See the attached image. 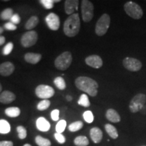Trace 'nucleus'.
<instances>
[{
	"label": "nucleus",
	"mask_w": 146,
	"mask_h": 146,
	"mask_svg": "<svg viewBox=\"0 0 146 146\" xmlns=\"http://www.w3.org/2000/svg\"><path fill=\"white\" fill-rule=\"evenodd\" d=\"M35 141L39 146H51V141L50 140L43 138V137L40 135L36 136Z\"/></svg>",
	"instance_id": "obj_27"
},
{
	"label": "nucleus",
	"mask_w": 146,
	"mask_h": 146,
	"mask_svg": "<svg viewBox=\"0 0 146 146\" xmlns=\"http://www.w3.org/2000/svg\"><path fill=\"white\" fill-rule=\"evenodd\" d=\"M75 85L77 88L84 91L91 97H95L98 94V83L87 76H79L75 80Z\"/></svg>",
	"instance_id": "obj_1"
},
{
	"label": "nucleus",
	"mask_w": 146,
	"mask_h": 146,
	"mask_svg": "<svg viewBox=\"0 0 146 146\" xmlns=\"http://www.w3.org/2000/svg\"><path fill=\"white\" fill-rule=\"evenodd\" d=\"M39 22V20L37 16H33L27 22L26 25H25V28L27 30H31V29H34L38 25Z\"/></svg>",
	"instance_id": "obj_22"
},
{
	"label": "nucleus",
	"mask_w": 146,
	"mask_h": 146,
	"mask_svg": "<svg viewBox=\"0 0 146 146\" xmlns=\"http://www.w3.org/2000/svg\"><path fill=\"white\" fill-rule=\"evenodd\" d=\"M39 2L47 10H50L54 7V0H41Z\"/></svg>",
	"instance_id": "obj_35"
},
{
	"label": "nucleus",
	"mask_w": 146,
	"mask_h": 146,
	"mask_svg": "<svg viewBox=\"0 0 146 146\" xmlns=\"http://www.w3.org/2000/svg\"><path fill=\"white\" fill-rule=\"evenodd\" d=\"M5 114L9 117L16 118L21 114V110L18 107H10L5 109Z\"/></svg>",
	"instance_id": "obj_21"
},
{
	"label": "nucleus",
	"mask_w": 146,
	"mask_h": 146,
	"mask_svg": "<svg viewBox=\"0 0 146 146\" xmlns=\"http://www.w3.org/2000/svg\"><path fill=\"white\" fill-rule=\"evenodd\" d=\"M38 35L37 33L34 31H30L25 33L22 36L21 42L24 47H30L35 44L37 41Z\"/></svg>",
	"instance_id": "obj_9"
},
{
	"label": "nucleus",
	"mask_w": 146,
	"mask_h": 146,
	"mask_svg": "<svg viewBox=\"0 0 146 146\" xmlns=\"http://www.w3.org/2000/svg\"><path fill=\"white\" fill-rule=\"evenodd\" d=\"M85 62L89 66L94 68H100L103 65V61L101 57L98 55H91L85 59Z\"/></svg>",
	"instance_id": "obj_12"
},
{
	"label": "nucleus",
	"mask_w": 146,
	"mask_h": 146,
	"mask_svg": "<svg viewBox=\"0 0 146 146\" xmlns=\"http://www.w3.org/2000/svg\"><path fill=\"white\" fill-rule=\"evenodd\" d=\"M10 131V125L7 120H0V133L7 134Z\"/></svg>",
	"instance_id": "obj_25"
},
{
	"label": "nucleus",
	"mask_w": 146,
	"mask_h": 146,
	"mask_svg": "<svg viewBox=\"0 0 146 146\" xmlns=\"http://www.w3.org/2000/svg\"><path fill=\"white\" fill-rule=\"evenodd\" d=\"M78 104L82 106L88 108L90 106V102H89L88 96L86 94H82L80 97L79 100L78 101Z\"/></svg>",
	"instance_id": "obj_29"
},
{
	"label": "nucleus",
	"mask_w": 146,
	"mask_h": 146,
	"mask_svg": "<svg viewBox=\"0 0 146 146\" xmlns=\"http://www.w3.org/2000/svg\"><path fill=\"white\" fill-rule=\"evenodd\" d=\"M141 146H146V145H141Z\"/></svg>",
	"instance_id": "obj_47"
},
{
	"label": "nucleus",
	"mask_w": 146,
	"mask_h": 146,
	"mask_svg": "<svg viewBox=\"0 0 146 146\" xmlns=\"http://www.w3.org/2000/svg\"><path fill=\"white\" fill-rule=\"evenodd\" d=\"M41 55L39 54H35V53H27L25 56V60L27 62L32 64H36L41 59Z\"/></svg>",
	"instance_id": "obj_19"
},
{
	"label": "nucleus",
	"mask_w": 146,
	"mask_h": 146,
	"mask_svg": "<svg viewBox=\"0 0 146 146\" xmlns=\"http://www.w3.org/2000/svg\"><path fill=\"white\" fill-rule=\"evenodd\" d=\"M146 103V96L143 94H138L135 96L129 104V110L132 113H136L142 109Z\"/></svg>",
	"instance_id": "obj_6"
},
{
	"label": "nucleus",
	"mask_w": 146,
	"mask_h": 146,
	"mask_svg": "<svg viewBox=\"0 0 146 146\" xmlns=\"http://www.w3.org/2000/svg\"><path fill=\"white\" fill-rule=\"evenodd\" d=\"M60 0H56V1H54V3H58V2H60Z\"/></svg>",
	"instance_id": "obj_46"
},
{
	"label": "nucleus",
	"mask_w": 146,
	"mask_h": 146,
	"mask_svg": "<svg viewBox=\"0 0 146 146\" xmlns=\"http://www.w3.org/2000/svg\"><path fill=\"white\" fill-rule=\"evenodd\" d=\"M0 146H13V142L10 141H0Z\"/></svg>",
	"instance_id": "obj_40"
},
{
	"label": "nucleus",
	"mask_w": 146,
	"mask_h": 146,
	"mask_svg": "<svg viewBox=\"0 0 146 146\" xmlns=\"http://www.w3.org/2000/svg\"><path fill=\"white\" fill-rule=\"evenodd\" d=\"M90 137L95 143H99L103 138V133L100 128L93 127L90 130Z\"/></svg>",
	"instance_id": "obj_16"
},
{
	"label": "nucleus",
	"mask_w": 146,
	"mask_h": 146,
	"mask_svg": "<svg viewBox=\"0 0 146 146\" xmlns=\"http://www.w3.org/2000/svg\"><path fill=\"white\" fill-rule=\"evenodd\" d=\"M55 94L54 89L52 87L46 85H40L36 87L35 94L39 98L47 100L54 96Z\"/></svg>",
	"instance_id": "obj_8"
},
{
	"label": "nucleus",
	"mask_w": 146,
	"mask_h": 146,
	"mask_svg": "<svg viewBox=\"0 0 146 146\" xmlns=\"http://www.w3.org/2000/svg\"><path fill=\"white\" fill-rule=\"evenodd\" d=\"M124 10L128 16L133 19L139 20L143 16V12L142 8L137 3L133 1H128L124 5Z\"/></svg>",
	"instance_id": "obj_4"
},
{
	"label": "nucleus",
	"mask_w": 146,
	"mask_h": 146,
	"mask_svg": "<svg viewBox=\"0 0 146 146\" xmlns=\"http://www.w3.org/2000/svg\"><path fill=\"white\" fill-rule=\"evenodd\" d=\"M83 123L82 121H76L74 123H71L70 125L68 126V130L71 131V132H76L78 131L83 128Z\"/></svg>",
	"instance_id": "obj_28"
},
{
	"label": "nucleus",
	"mask_w": 146,
	"mask_h": 146,
	"mask_svg": "<svg viewBox=\"0 0 146 146\" xmlns=\"http://www.w3.org/2000/svg\"><path fill=\"white\" fill-rule=\"evenodd\" d=\"M54 137H55V139H56V141L60 144H63L66 142L65 137L64 136L62 133H56L54 134Z\"/></svg>",
	"instance_id": "obj_36"
},
{
	"label": "nucleus",
	"mask_w": 146,
	"mask_h": 146,
	"mask_svg": "<svg viewBox=\"0 0 146 146\" xmlns=\"http://www.w3.org/2000/svg\"><path fill=\"white\" fill-rule=\"evenodd\" d=\"M3 28L7 31H15L16 30V29H17V27H16V25H14V24L11 23V22H8V23L4 24Z\"/></svg>",
	"instance_id": "obj_37"
},
{
	"label": "nucleus",
	"mask_w": 146,
	"mask_h": 146,
	"mask_svg": "<svg viewBox=\"0 0 146 146\" xmlns=\"http://www.w3.org/2000/svg\"><path fill=\"white\" fill-rule=\"evenodd\" d=\"M124 67L127 70L131 72H137L141 70L142 64L139 60L134 58L127 57L123 60V62Z\"/></svg>",
	"instance_id": "obj_10"
},
{
	"label": "nucleus",
	"mask_w": 146,
	"mask_h": 146,
	"mask_svg": "<svg viewBox=\"0 0 146 146\" xmlns=\"http://www.w3.org/2000/svg\"><path fill=\"white\" fill-rule=\"evenodd\" d=\"M14 15V11L12 8H6L4 10H3L2 12L0 14V18L3 21H8V20L11 19V18L12 17V16Z\"/></svg>",
	"instance_id": "obj_24"
},
{
	"label": "nucleus",
	"mask_w": 146,
	"mask_h": 146,
	"mask_svg": "<svg viewBox=\"0 0 146 146\" xmlns=\"http://www.w3.org/2000/svg\"><path fill=\"white\" fill-rule=\"evenodd\" d=\"M105 130L111 138L114 139H116L118 138V133L117 129L113 125H110V124H106L105 125Z\"/></svg>",
	"instance_id": "obj_20"
},
{
	"label": "nucleus",
	"mask_w": 146,
	"mask_h": 146,
	"mask_svg": "<svg viewBox=\"0 0 146 146\" xmlns=\"http://www.w3.org/2000/svg\"><path fill=\"white\" fill-rule=\"evenodd\" d=\"M110 25V17L108 14H104L99 18L96 25V33L98 36H103L106 33Z\"/></svg>",
	"instance_id": "obj_5"
},
{
	"label": "nucleus",
	"mask_w": 146,
	"mask_h": 146,
	"mask_svg": "<svg viewBox=\"0 0 146 146\" xmlns=\"http://www.w3.org/2000/svg\"><path fill=\"white\" fill-rule=\"evenodd\" d=\"M66 100H67V101H68V102L72 101V96H66Z\"/></svg>",
	"instance_id": "obj_42"
},
{
	"label": "nucleus",
	"mask_w": 146,
	"mask_h": 146,
	"mask_svg": "<svg viewBox=\"0 0 146 146\" xmlns=\"http://www.w3.org/2000/svg\"><path fill=\"white\" fill-rule=\"evenodd\" d=\"M79 1L78 0H66L64 3V10L67 14H74L75 11L78 10V5Z\"/></svg>",
	"instance_id": "obj_14"
},
{
	"label": "nucleus",
	"mask_w": 146,
	"mask_h": 146,
	"mask_svg": "<svg viewBox=\"0 0 146 146\" xmlns=\"http://www.w3.org/2000/svg\"><path fill=\"white\" fill-rule=\"evenodd\" d=\"M94 4L88 0H83L81 2L82 18L84 22L88 23L94 18Z\"/></svg>",
	"instance_id": "obj_7"
},
{
	"label": "nucleus",
	"mask_w": 146,
	"mask_h": 146,
	"mask_svg": "<svg viewBox=\"0 0 146 146\" xmlns=\"http://www.w3.org/2000/svg\"><path fill=\"white\" fill-rule=\"evenodd\" d=\"M51 104V102L50 100H42L38 104L37 106H36V108H37L38 110L39 111H43L45 110L50 107V106Z\"/></svg>",
	"instance_id": "obj_30"
},
{
	"label": "nucleus",
	"mask_w": 146,
	"mask_h": 146,
	"mask_svg": "<svg viewBox=\"0 0 146 146\" xmlns=\"http://www.w3.org/2000/svg\"><path fill=\"white\" fill-rule=\"evenodd\" d=\"M16 99L15 94L10 91H3L0 94V102L4 104L12 103Z\"/></svg>",
	"instance_id": "obj_15"
},
{
	"label": "nucleus",
	"mask_w": 146,
	"mask_h": 146,
	"mask_svg": "<svg viewBox=\"0 0 146 146\" xmlns=\"http://www.w3.org/2000/svg\"><path fill=\"white\" fill-rule=\"evenodd\" d=\"M14 65L10 62H5L0 64V75L3 76H8L14 72Z\"/></svg>",
	"instance_id": "obj_13"
},
{
	"label": "nucleus",
	"mask_w": 146,
	"mask_h": 146,
	"mask_svg": "<svg viewBox=\"0 0 146 146\" xmlns=\"http://www.w3.org/2000/svg\"><path fill=\"white\" fill-rule=\"evenodd\" d=\"M23 146H32V145H31L30 144H29V143H26V144H25Z\"/></svg>",
	"instance_id": "obj_45"
},
{
	"label": "nucleus",
	"mask_w": 146,
	"mask_h": 146,
	"mask_svg": "<svg viewBox=\"0 0 146 146\" xmlns=\"http://www.w3.org/2000/svg\"><path fill=\"white\" fill-rule=\"evenodd\" d=\"M1 91H2V86H1V83H0V93L1 92Z\"/></svg>",
	"instance_id": "obj_44"
},
{
	"label": "nucleus",
	"mask_w": 146,
	"mask_h": 146,
	"mask_svg": "<svg viewBox=\"0 0 146 146\" xmlns=\"http://www.w3.org/2000/svg\"><path fill=\"white\" fill-rule=\"evenodd\" d=\"M10 22L14 24L15 25H18V24L21 23V17H20V16L18 15V14H14V15L12 16V17L11 18Z\"/></svg>",
	"instance_id": "obj_38"
},
{
	"label": "nucleus",
	"mask_w": 146,
	"mask_h": 146,
	"mask_svg": "<svg viewBox=\"0 0 146 146\" xmlns=\"http://www.w3.org/2000/svg\"><path fill=\"white\" fill-rule=\"evenodd\" d=\"M72 61V54L70 52H64L58 56L55 60V66L60 70H66L69 68Z\"/></svg>",
	"instance_id": "obj_3"
},
{
	"label": "nucleus",
	"mask_w": 146,
	"mask_h": 146,
	"mask_svg": "<svg viewBox=\"0 0 146 146\" xmlns=\"http://www.w3.org/2000/svg\"><path fill=\"white\" fill-rule=\"evenodd\" d=\"M3 28H2L1 27H0V35H1L3 33Z\"/></svg>",
	"instance_id": "obj_43"
},
{
	"label": "nucleus",
	"mask_w": 146,
	"mask_h": 146,
	"mask_svg": "<svg viewBox=\"0 0 146 146\" xmlns=\"http://www.w3.org/2000/svg\"><path fill=\"white\" fill-rule=\"evenodd\" d=\"M36 128L43 132H47L50 130V124L43 117H39L36 121Z\"/></svg>",
	"instance_id": "obj_17"
},
{
	"label": "nucleus",
	"mask_w": 146,
	"mask_h": 146,
	"mask_svg": "<svg viewBox=\"0 0 146 146\" xmlns=\"http://www.w3.org/2000/svg\"><path fill=\"white\" fill-rule=\"evenodd\" d=\"M83 118L87 123H91L94 120V114L90 110L85 111L83 114Z\"/></svg>",
	"instance_id": "obj_34"
},
{
	"label": "nucleus",
	"mask_w": 146,
	"mask_h": 146,
	"mask_svg": "<svg viewBox=\"0 0 146 146\" xmlns=\"http://www.w3.org/2000/svg\"><path fill=\"white\" fill-rule=\"evenodd\" d=\"M13 48V43H12V42H9V43H7V44L4 46V47H3L2 50V54L4 55V56H8V55H9L11 52H12Z\"/></svg>",
	"instance_id": "obj_33"
},
{
	"label": "nucleus",
	"mask_w": 146,
	"mask_h": 146,
	"mask_svg": "<svg viewBox=\"0 0 146 146\" xmlns=\"http://www.w3.org/2000/svg\"><path fill=\"white\" fill-rule=\"evenodd\" d=\"M16 130H17L18 135L19 139H24L27 137V129H25V127H23V126H18V127H17Z\"/></svg>",
	"instance_id": "obj_32"
},
{
	"label": "nucleus",
	"mask_w": 146,
	"mask_h": 146,
	"mask_svg": "<svg viewBox=\"0 0 146 146\" xmlns=\"http://www.w3.org/2000/svg\"><path fill=\"white\" fill-rule=\"evenodd\" d=\"M59 110H54L51 113V118L54 121H58L59 120Z\"/></svg>",
	"instance_id": "obj_39"
},
{
	"label": "nucleus",
	"mask_w": 146,
	"mask_h": 146,
	"mask_svg": "<svg viewBox=\"0 0 146 146\" xmlns=\"http://www.w3.org/2000/svg\"><path fill=\"white\" fill-rule=\"evenodd\" d=\"M81 27L79 16L77 13L70 15L64 24V32L68 37L75 36L78 33Z\"/></svg>",
	"instance_id": "obj_2"
},
{
	"label": "nucleus",
	"mask_w": 146,
	"mask_h": 146,
	"mask_svg": "<svg viewBox=\"0 0 146 146\" xmlns=\"http://www.w3.org/2000/svg\"><path fill=\"white\" fill-rule=\"evenodd\" d=\"M66 127V122L64 120H61L57 123L56 126V132L58 133H62L64 131Z\"/></svg>",
	"instance_id": "obj_31"
},
{
	"label": "nucleus",
	"mask_w": 146,
	"mask_h": 146,
	"mask_svg": "<svg viewBox=\"0 0 146 146\" xmlns=\"http://www.w3.org/2000/svg\"><path fill=\"white\" fill-rule=\"evenodd\" d=\"M74 143L76 146H87L89 145V141L87 137L78 136L74 139Z\"/></svg>",
	"instance_id": "obj_23"
},
{
	"label": "nucleus",
	"mask_w": 146,
	"mask_h": 146,
	"mask_svg": "<svg viewBox=\"0 0 146 146\" xmlns=\"http://www.w3.org/2000/svg\"><path fill=\"white\" fill-rule=\"evenodd\" d=\"M106 117L109 121L114 123H119L121 120L118 113L114 109H108L106 113Z\"/></svg>",
	"instance_id": "obj_18"
},
{
	"label": "nucleus",
	"mask_w": 146,
	"mask_h": 146,
	"mask_svg": "<svg viewBox=\"0 0 146 146\" xmlns=\"http://www.w3.org/2000/svg\"><path fill=\"white\" fill-rule=\"evenodd\" d=\"M54 83L56 87L59 89L60 90H64L66 87V84L64 79L62 77H61V76H58V77L55 78Z\"/></svg>",
	"instance_id": "obj_26"
},
{
	"label": "nucleus",
	"mask_w": 146,
	"mask_h": 146,
	"mask_svg": "<svg viewBox=\"0 0 146 146\" xmlns=\"http://www.w3.org/2000/svg\"><path fill=\"white\" fill-rule=\"evenodd\" d=\"M45 22L47 26L52 31H57L60 26V18L55 13H50L45 17Z\"/></svg>",
	"instance_id": "obj_11"
},
{
	"label": "nucleus",
	"mask_w": 146,
	"mask_h": 146,
	"mask_svg": "<svg viewBox=\"0 0 146 146\" xmlns=\"http://www.w3.org/2000/svg\"><path fill=\"white\" fill-rule=\"evenodd\" d=\"M5 41V36L0 35V46H1V45H2L4 44Z\"/></svg>",
	"instance_id": "obj_41"
}]
</instances>
